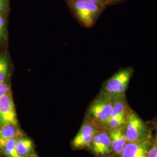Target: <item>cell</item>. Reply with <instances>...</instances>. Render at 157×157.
<instances>
[{
	"label": "cell",
	"instance_id": "obj_1",
	"mask_svg": "<svg viewBox=\"0 0 157 157\" xmlns=\"http://www.w3.org/2000/svg\"><path fill=\"white\" fill-rule=\"evenodd\" d=\"M113 107V98L99 94L91 102L88 108L86 117L99 128L105 129L111 118Z\"/></svg>",
	"mask_w": 157,
	"mask_h": 157
},
{
	"label": "cell",
	"instance_id": "obj_2",
	"mask_svg": "<svg viewBox=\"0 0 157 157\" xmlns=\"http://www.w3.org/2000/svg\"><path fill=\"white\" fill-rule=\"evenodd\" d=\"M133 72L134 69L131 67L121 68L104 83L100 93L113 98L126 94Z\"/></svg>",
	"mask_w": 157,
	"mask_h": 157
},
{
	"label": "cell",
	"instance_id": "obj_3",
	"mask_svg": "<svg viewBox=\"0 0 157 157\" xmlns=\"http://www.w3.org/2000/svg\"><path fill=\"white\" fill-rule=\"evenodd\" d=\"M124 131L127 142L143 140L153 137L150 126L144 122L132 108L127 115Z\"/></svg>",
	"mask_w": 157,
	"mask_h": 157
},
{
	"label": "cell",
	"instance_id": "obj_4",
	"mask_svg": "<svg viewBox=\"0 0 157 157\" xmlns=\"http://www.w3.org/2000/svg\"><path fill=\"white\" fill-rule=\"evenodd\" d=\"M78 21L86 28L94 25L105 6L87 0H68Z\"/></svg>",
	"mask_w": 157,
	"mask_h": 157
},
{
	"label": "cell",
	"instance_id": "obj_5",
	"mask_svg": "<svg viewBox=\"0 0 157 157\" xmlns=\"http://www.w3.org/2000/svg\"><path fill=\"white\" fill-rule=\"evenodd\" d=\"M90 150L96 157H107L113 153L107 129H98L93 137Z\"/></svg>",
	"mask_w": 157,
	"mask_h": 157
},
{
	"label": "cell",
	"instance_id": "obj_6",
	"mask_svg": "<svg viewBox=\"0 0 157 157\" xmlns=\"http://www.w3.org/2000/svg\"><path fill=\"white\" fill-rule=\"evenodd\" d=\"M100 129L94 123L86 117L78 133L71 143L72 147L75 149L89 148L95 133Z\"/></svg>",
	"mask_w": 157,
	"mask_h": 157
},
{
	"label": "cell",
	"instance_id": "obj_7",
	"mask_svg": "<svg viewBox=\"0 0 157 157\" xmlns=\"http://www.w3.org/2000/svg\"><path fill=\"white\" fill-rule=\"evenodd\" d=\"M7 124L19 125L11 90L0 98V126Z\"/></svg>",
	"mask_w": 157,
	"mask_h": 157
},
{
	"label": "cell",
	"instance_id": "obj_8",
	"mask_svg": "<svg viewBox=\"0 0 157 157\" xmlns=\"http://www.w3.org/2000/svg\"><path fill=\"white\" fill-rule=\"evenodd\" d=\"M153 137L143 140L127 142L121 155L122 157H147Z\"/></svg>",
	"mask_w": 157,
	"mask_h": 157
},
{
	"label": "cell",
	"instance_id": "obj_9",
	"mask_svg": "<svg viewBox=\"0 0 157 157\" xmlns=\"http://www.w3.org/2000/svg\"><path fill=\"white\" fill-rule=\"evenodd\" d=\"M107 130L111 140L113 153L121 155L127 143L124 134V126L116 129H107Z\"/></svg>",
	"mask_w": 157,
	"mask_h": 157
},
{
	"label": "cell",
	"instance_id": "obj_10",
	"mask_svg": "<svg viewBox=\"0 0 157 157\" xmlns=\"http://www.w3.org/2000/svg\"><path fill=\"white\" fill-rule=\"evenodd\" d=\"M24 135L19 125L7 124L0 126V150L7 141Z\"/></svg>",
	"mask_w": 157,
	"mask_h": 157
},
{
	"label": "cell",
	"instance_id": "obj_11",
	"mask_svg": "<svg viewBox=\"0 0 157 157\" xmlns=\"http://www.w3.org/2000/svg\"><path fill=\"white\" fill-rule=\"evenodd\" d=\"M17 151L19 157H28L35 154V146L31 139L25 135L18 137Z\"/></svg>",
	"mask_w": 157,
	"mask_h": 157
},
{
	"label": "cell",
	"instance_id": "obj_12",
	"mask_svg": "<svg viewBox=\"0 0 157 157\" xmlns=\"http://www.w3.org/2000/svg\"><path fill=\"white\" fill-rule=\"evenodd\" d=\"M18 137L13 138L5 143L0 150V157H19L17 151V143Z\"/></svg>",
	"mask_w": 157,
	"mask_h": 157
},
{
	"label": "cell",
	"instance_id": "obj_13",
	"mask_svg": "<svg viewBox=\"0 0 157 157\" xmlns=\"http://www.w3.org/2000/svg\"><path fill=\"white\" fill-rule=\"evenodd\" d=\"M10 75V62L6 54L0 55V83L8 82Z\"/></svg>",
	"mask_w": 157,
	"mask_h": 157
},
{
	"label": "cell",
	"instance_id": "obj_14",
	"mask_svg": "<svg viewBox=\"0 0 157 157\" xmlns=\"http://www.w3.org/2000/svg\"><path fill=\"white\" fill-rule=\"evenodd\" d=\"M7 36V28L6 15L0 13V44L6 40Z\"/></svg>",
	"mask_w": 157,
	"mask_h": 157
},
{
	"label": "cell",
	"instance_id": "obj_15",
	"mask_svg": "<svg viewBox=\"0 0 157 157\" xmlns=\"http://www.w3.org/2000/svg\"><path fill=\"white\" fill-rule=\"evenodd\" d=\"M147 123L151 128L152 135H153L154 140L157 142V115L150 121H149L148 122H147Z\"/></svg>",
	"mask_w": 157,
	"mask_h": 157
},
{
	"label": "cell",
	"instance_id": "obj_16",
	"mask_svg": "<svg viewBox=\"0 0 157 157\" xmlns=\"http://www.w3.org/2000/svg\"><path fill=\"white\" fill-rule=\"evenodd\" d=\"M147 157H157V142L154 139L147 152Z\"/></svg>",
	"mask_w": 157,
	"mask_h": 157
},
{
	"label": "cell",
	"instance_id": "obj_17",
	"mask_svg": "<svg viewBox=\"0 0 157 157\" xmlns=\"http://www.w3.org/2000/svg\"><path fill=\"white\" fill-rule=\"evenodd\" d=\"M9 9V0H0V13L6 15Z\"/></svg>",
	"mask_w": 157,
	"mask_h": 157
},
{
	"label": "cell",
	"instance_id": "obj_18",
	"mask_svg": "<svg viewBox=\"0 0 157 157\" xmlns=\"http://www.w3.org/2000/svg\"><path fill=\"white\" fill-rule=\"evenodd\" d=\"M11 90V86L8 82L0 83V98Z\"/></svg>",
	"mask_w": 157,
	"mask_h": 157
},
{
	"label": "cell",
	"instance_id": "obj_19",
	"mask_svg": "<svg viewBox=\"0 0 157 157\" xmlns=\"http://www.w3.org/2000/svg\"><path fill=\"white\" fill-rule=\"evenodd\" d=\"M87 1L96 3V4H98L104 6H107V0H87Z\"/></svg>",
	"mask_w": 157,
	"mask_h": 157
},
{
	"label": "cell",
	"instance_id": "obj_20",
	"mask_svg": "<svg viewBox=\"0 0 157 157\" xmlns=\"http://www.w3.org/2000/svg\"><path fill=\"white\" fill-rule=\"evenodd\" d=\"M123 1H124V0H107V6L113 5V4H116L121 2Z\"/></svg>",
	"mask_w": 157,
	"mask_h": 157
},
{
	"label": "cell",
	"instance_id": "obj_21",
	"mask_svg": "<svg viewBox=\"0 0 157 157\" xmlns=\"http://www.w3.org/2000/svg\"><path fill=\"white\" fill-rule=\"evenodd\" d=\"M107 157H122L121 155H119V154H113L112 155H109V156H108Z\"/></svg>",
	"mask_w": 157,
	"mask_h": 157
},
{
	"label": "cell",
	"instance_id": "obj_22",
	"mask_svg": "<svg viewBox=\"0 0 157 157\" xmlns=\"http://www.w3.org/2000/svg\"><path fill=\"white\" fill-rule=\"evenodd\" d=\"M28 157H39L37 155H36L35 154H34L33 155H30V156H29Z\"/></svg>",
	"mask_w": 157,
	"mask_h": 157
}]
</instances>
